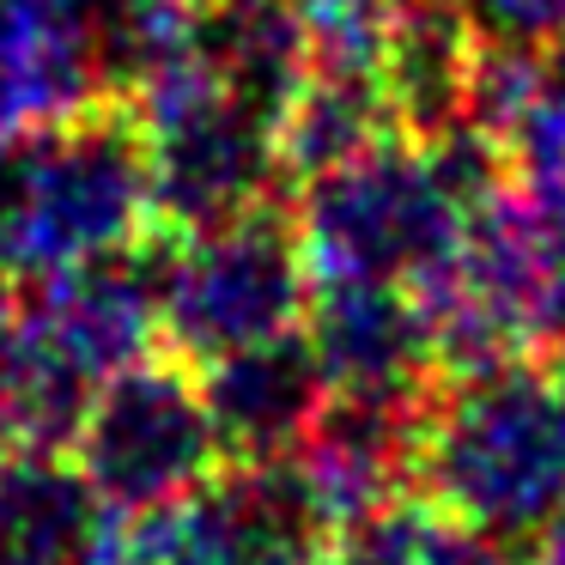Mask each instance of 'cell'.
Masks as SVG:
<instances>
[{"mask_svg": "<svg viewBox=\"0 0 565 565\" xmlns=\"http://www.w3.org/2000/svg\"><path fill=\"white\" fill-rule=\"evenodd\" d=\"M305 334L329 371L334 395H390L426 402L444 377L438 317L407 286L329 280L305 310Z\"/></svg>", "mask_w": 565, "mask_h": 565, "instance_id": "obj_7", "label": "cell"}, {"mask_svg": "<svg viewBox=\"0 0 565 565\" xmlns=\"http://www.w3.org/2000/svg\"><path fill=\"white\" fill-rule=\"evenodd\" d=\"M298 189L305 195L292 207V225L310 262V286H407L426 305L456 280L468 225L487 207L419 140H383Z\"/></svg>", "mask_w": 565, "mask_h": 565, "instance_id": "obj_2", "label": "cell"}, {"mask_svg": "<svg viewBox=\"0 0 565 565\" xmlns=\"http://www.w3.org/2000/svg\"><path fill=\"white\" fill-rule=\"evenodd\" d=\"M341 523L298 456L225 462L122 529V565H317Z\"/></svg>", "mask_w": 565, "mask_h": 565, "instance_id": "obj_6", "label": "cell"}, {"mask_svg": "<svg viewBox=\"0 0 565 565\" xmlns=\"http://www.w3.org/2000/svg\"><path fill=\"white\" fill-rule=\"evenodd\" d=\"M195 371H201V395H207L225 462L292 456L310 438L322 402H329V371H322L305 322L274 334V341L237 347V353L195 365Z\"/></svg>", "mask_w": 565, "mask_h": 565, "instance_id": "obj_8", "label": "cell"}, {"mask_svg": "<svg viewBox=\"0 0 565 565\" xmlns=\"http://www.w3.org/2000/svg\"><path fill=\"white\" fill-rule=\"evenodd\" d=\"M122 529L67 450L0 456V565H122Z\"/></svg>", "mask_w": 565, "mask_h": 565, "instance_id": "obj_9", "label": "cell"}, {"mask_svg": "<svg viewBox=\"0 0 565 565\" xmlns=\"http://www.w3.org/2000/svg\"><path fill=\"white\" fill-rule=\"evenodd\" d=\"M310 310V262L292 213L274 201L225 220L213 232L171 237L159 292V347L189 365L274 341Z\"/></svg>", "mask_w": 565, "mask_h": 565, "instance_id": "obj_4", "label": "cell"}, {"mask_svg": "<svg viewBox=\"0 0 565 565\" xmlns=\"http://www.w3.org/2000/svg\"><path fill=\"white\" fill-rule=\"evenodd\" d=\"M468 13L492 25L504 43H529V50H559L565 43V0H475Z\"/></svg>", "mask_w": 565, "mask_h": 565, "instance_id": "obj_10", "label": "cell"}, {"mask_svg": "<svg viewBox=\"0 0 565 565\" xmlns=\"http://www.w3.org/2000/svg\"><path fill=\"white\" fill-rule=\"evenodd\" d=\"M67 456L116 516H147L225 468L201 371L177 353H140L92 390Z\"/></svg>", "mask_w": 565, "mask_h": 565, "instance_id": "obj_5", "label": "cell"}, {"mask_svg": "<svg viewBox=\"0 0 565 565\" xmlns=\"http://www.w3.org/2000/svg\"><path fill=\"white\" fill-rule=\"evenodd\" d=\"M407 492L492 547H529L565 511V365L499 353L438 377Z\"/></svg>", "mask_w": 565, "mask_h": 565, "instance_id": "obj_1", "label": "cell"}, {"mask_svg": "<svg viewBox=\"0 0 565 565\" xmlns=\"http://www.w3.org/2000/svg\"><path fill=\"white\" fill-rule=\"evenodd\" d=\"M128 104L147 128L159 232L195 237L274 201V183L286 177L280 116L220 86V74L195 50L159 79H147Z\"/></svg>", "mask_w": 565, "mask_h": 565, "instance_id": "obj_3", "label": "cell"}, {"mask_svg": "<svg viewBox=\"0 0 565 565\" xmlns=\"http://www.w3.org/2000/svg\"><path fill=\"white\" fill-rule=\"evenodd\" d=\"M541 565H565V511L547 523V535H541Z\"/></svg>", "mask_w": 565, "mask_h": 565, "instance_id": "obj_11", "label": "cell"}]
</instances>
